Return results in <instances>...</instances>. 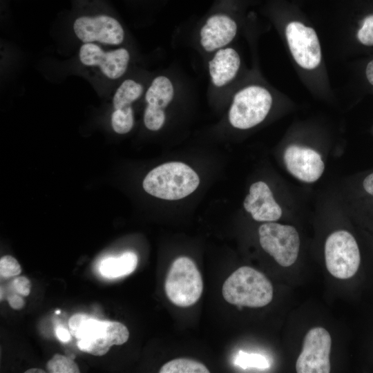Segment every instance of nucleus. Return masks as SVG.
Wrapping results in <instances>:
<instances>
[{"instance_id": "obj_10", "label": "nucleus", "mask_w": 373, "mask_h": 373, "mask_svg": "<svg viewBox=\"0 0 373 373\" xmlns=\"http://www.w3.org/2000/svg\"><path fill=\"white\" fill-rule=\"evenodd\" d=\"M258 234L262 248L280 265L289 267L296 262L300 238L293 226L267 222L260 225Z\"/></svg>"}, {"instance_id": "obj_2", "label": "nucleus", "mask_w": 373, "mask_h": 373, "mask_svg": "<svg viewBox=\"0 0 373 373\" xmlns=\"http://www.w3.org/2000/svg\"><path fill=\"white\" fill-rule=\"evenodd\" d=\"M238 29L237 18L227 1L217 0L195 30V47L206 59L215 51L231 46Z\"/></svg>"}, {"instance_id": "obj_14", "label": "nucleus", "mask_w": 373, "mask_h": 373, "mask_svg": "<svg viewBox=\"0 0 373 373\" xmlns=\"http://www.w3.org/2000/svg\"><path fill=\"white\" fill-rule=\"evenodd\" d=\"M283 160L287 171L298 180L312 183L322 175L325 164L315 150L297 144L287 146Z\"/></svg>"}, {"instance_id": "obj_29", "label": "nucleus", "mask_w": 373, "mask_h": 373, "mask_svg": "<svg viewBox=\"0 0 373 373\" xmlns=\"http://www.w3.org/2000/svg\"><path fill=\"white\" fill-rule=\"evenodd\" d=\"M26 373H44L45 371L38 368L29 369L25 372Z\"/></svg>"}, {"instance_id": "obj_24", "label": "nucleus", "mask_w": 373, "mask_h": 373, "mask_svg": "<svg viewBox=\"0 0 373 373\" xmlns=\"http://www.w3.org/2000/svg\"><path fill=\"white\" fill-rule=\"evenodd\" d=\"M90 316L83 314H76L73 315L68 321L70 332L75 336L84 322Z\"/></svg>"}, {"instance_id": "obj_9", "label": "nucleus", "mask_w": 373, "mask_h": 373, "mask_svg": "<svg viewBox=\"0 0 373 373\" xmlns=\"http://www.w3.org/2000/svg\"><path fill=\"white\" fill-rule=\"evenodd\" d=\"M325 258L328 271L335 278L347 279L354 276L361 257L354 236L345 230L331 233L325 241Z\"/></svg>"}, {"instance_id": "obj_22", "label": "nucleus", "mask_w": 373, "mask_h": 373, "mask_svg": "<svg viewBox=\"0 0 373 373\" xmlns=\"http://www.w3.org/2000/svg\"><path fill=\"white\" fill-rule=\"evenodd\" d=\"M359 41L365 46H373V15L366 17L357 32Z\"/></svg>"}, {"instance_id": "obj_18", "label": "nucleus", "mask_w": 373, "mask_h": 373, "mask_svg": "<svg viewBox=\"0 0 373 373\" xmlns=\"http://www.w3.org/2000/svg\"><path fill=\"white\" fill-rule=\"evenodd\" d=\"M235 364L242 369L258 368L266 369L270 364L267 358L262 354L256 353H247L240 350L235 358Z\"/></svg>"}, {"instance_id": "obj_26", "label": "nucleus", "mask_w": 373, "mask_h": 373, "mask_svg": "<svg viewBox=\"0 0 373 373\" xmlns=\"http://www.w3.org/2000/svg\"><path fill=\"white\" fill-rule=\"evenodd\" d=\"M55 331L58 339L61 342L66 343L70 340V334L66 329L62 327H58L56 328Z\"/></svg>"}, {"instance_id": "obj_7", "label": "nucleus", "mask_w": 373, "mask_h": 373, "mask_svg": "<svg viewBox=\"0 0 373 373\" xmlns=\"http://www.w3.org/2000/svg\"><path fill=\"white\" fill-rule=\"evenodd\" d=\"M181 86L180 80L169 72L152 75L143 97L146 104L143 122L148 130L157 131L164 126L166 109L173 102Z\"/></svg>"}, {"instance_id": "obj_13", "label": "nucleus", "mask_w": 373, "mask_h": 373, "mask_svg": "<svg viewBox=\"0 0 373 373\" xmlns=\"http://www.w3.org/2000/svg\"><path fill=\"white\" fill-rule=\"evenodd\" d=\"M205 60L210 92L223 93L232 87L241 68L238 52L229 46L215 51Z\"/></svg>"}, {"instance_id": "obj_28", "label": "nucleus", "mask_w": 373, "mask_h": 373, "mask_svg": "<svg viewBox=\"0 0 373 373\" xmlns=\"http://www.w3.org/2000/svg\"><path fill=\"white\" fill-rule=\"evenodd\" d=\"M365 74L368 82L373 85V60L368 63L366 67Z\"/></svg>"}, {"instance_id": "obj_15", "label": "nucleus", "mask_w": 373, "mask_h": 373, "mask_svg": "<svg viewBox=\"0 0 373 373\" xmlns=\"http://www.w3.org/2000/svg\"><path fill=\"white\" fill-rule=\"evenodd\" d=\"M243 206L245 209L251 213L253 219L258 222L278 220L283 213L269 186L262 181L251 185Z\"/></svg>"}, {"instance_id": "obj_30", "label": "nucleus", "mask_w": 373, "mask_h": 373, "mask_svg": "<svg viewBox=\"0 0 373 373\" xmlns=\"http://www.w3.org/2000/svg\"><path fill=\"white\" fill-rule=\"evenodd\" d=\"M56 313H57V314H59V313H60V311H59H59H57Z\"/></svg>"}, {"instance_id": "obj_8", "label": "nucleus", "mask_w": 373, "mask_h": 373, "mask_svg": "<svg viewBox=\"0 0 373 373\" xmlns=\"http://www.w3.org/2000/svg\"><path fill=\"white\" fill-rule=\"evenodd\" d=\"M164 289L169 300L179 307H189L199 300L203 283L191 258L182 256L173 262L166 275Z\"/></svg>"}, {"instance_id": "obj_16", "label": "nucleus", "mask_w": 373, "mask_h": 373, "mask_svg": "<svg viewBox=\"0 0 373 373\" xmlns=\"http://www.w3.org/2000/svg\"><path fill=\"white\" fill-rule=\"evenodd\" d=\"M137 264V255L133 252L128 251L119 257L103 260L99 271L104 277L118 278L131 274L135 269Z\"/></svg>"}, {"instance_id": "obj_11", "label": "nucleus", "mask_w": 373, "mask_h": 373, "mask_svg": "<svg viewBox=\"0 0 373 373\" xmlns=\"http://www.w3.org/2000/svg\"><path fill=\"white\" fill-rule=\"evenodd\" d=\"M332 339L323 327H316L307 332L298 356L296 370L298 373H329Z\"/></svg>"}, {"instance_id": "obj_1", "label": "nucleus", "mask_w": 373, "mask_h": 373, "mask_svg": "<svg viewBox=\"0 0 373 373\" xmlns=\"http://www.w3.org/2000/svg\"><path fill=\"white\" fill-rule=\"evenodd\" d=\"M132 44L108 46L97 43H82L70 66L99 91L113 92L117 84L137 65Z\"/></svg>"}, {"instance_id": "obj_21", "label": "nucleus", "mask_w": 373, "mask_h": 373, "mask_svg": "<svg viewBox=\"0 0 373 373\" xmlns=\"http://www.w3.org/2000/svg\"><path fill=\"white\" fill-rule=\"evenodd\" d=\"M21 269L17 260L11 256H3L0 260V274L1 277L8 278L17 276Z\"/></svg>"}, {"instance_id": "obj_6", "label": "nucleus", "mask_w": 373, "mask_h": 373, "mask_svg": "<svg viewBox=\"0 0 373 373\" xmlns=\"http://www.w3.org/2000/svg\"><path fill=\"white\" fill-rule=\"evenodd\" d=\"M273 103L271 93L258 84L244 86L236 90L228 111L231 126L247 130L260 124L269 114Z\"/></svg>"}, {"instance_id": "obj_25", "label": "nucleus", "mask_w": 373, "mask_h": 373, "mask_svg": "<svg viewBox=\"0 0 373 373\" xmlns=\"http://www.w3.org/2000/svg\"><path fill=\"white\" fill-rule=\"evenodd\" d=\"M10 306L15 309H21L25 304L23 299L17 294H12L8 298Z\"/></svg>"}, {"instance_id": "obj_3", "label": "nucleus", "mask_w": 373, "mask_h": 373, "mask_svg": "<svg viewBox=\"0 0 373 373\" xmlns=\"http://www.w3.org/2000/svg\"><path fill=\"white\" fill-rule=\"evenodd\" d=\"M72 32L82 43H97L108 46L132 44L130 35L113 14L102 10H82L75 16Z\"/></svg>"}, {"instance_id": "obj_5", "label": "nucleus", "mask_w": 373, "mask_h": 373, "mask_svg": "<svg viewBox=\"0 0 373 373\" xmlns=\"http://www.w3.org/2000/svg\"><path fill=\"white\" fill-rule=\"evenodd\" d=\"M224 300L238 307H262L273 298L271 282L259 271L243 266L233 271L222 285Z\"/></svg>"}, {"instance_id": "obj_4", "label": "nucleus", "mask_w": 373, "mask_h": 373, "mask_svg": "<svg viewBox=\"0 0 373 373\" xmlns=\"http://www.w3.org/2000/svg\"><path fill=\"white\" fill-rule=\"evenodd\" d=\"M200 184L198 174L187 164L171 162L151 170L144 179L146 192L156 198L176 200L193 193Z\"/></svg>"}, {"instance_id": "obj_27", "label": "nucleus", "mask_w": 373, "mask_h": 373, "mask_svg": "<svg viewBox=\"0 0 373 373\" xmlns=\"http://www.w3.org/2000/svg\"><path fill=\"white\" fill-rule=\"evenodd\" d=\"M363 184L366 192L373 196V173L364 179Z\"/></svg>"}, {"instance_id": "obj_23", "label": "nucleus", "mask_w": 373, "mask_h": 373, "mask_svg": "<svg viewBox=\"0 0 373 373\" xmlns=\"http://www.w3.org/2000/svg\"><path fill=\"white\" fill-rule=\"evenodd\" d=\"M12 287L15 291L23 296H28L30 292V282L23 276L16 278L12 283Z\"/></svg>"}, {"instance_id": "obj_20", "label": "nucleus", "mask_w": 373, "mask_h": 373, "mask_svg": "<svg viewBox=\"0 0 373 373\" xmlns=\"http://www.w3.org/2000/svg\"><path fill=\"white\" fill-rule=\"evenodd\" d=\"M106 330L112 345H122L129 336L127 327L119 322L106 321Z\"/></svg>"}, {"instance_id": "obj_12", "label": "nucleus", "mask_w": 373, "mask_h": 373, "mask_svg": "<svg viewBox=\"0 0 373 373\" xmlns=\"http://www.w3.org/2000/svg\"><path fill=\"white\" fill-rule=\"evenodd\" d=\"M285 35L296 62L307 70L316 68L321 61V50L315 30L299 21L289 23Z\"/></svg>"}, {"instance_id": "obj_17", "label": "nucleus", "mask_w": 373, "mask_h": 373, "mask_svg": "<svg viewBox=\"0 0 373 373\" xmlns=\"http://www.w3.org/2000/svg\"><path fill=\"white\" fill-rule=\"evenodd\" d=\"M160 373H207L208 368L202 363L189 359L176 358L164 364Z\"/></svg>"}, {"instance_id": "obj_19", "label": "nucleus", "mask_w": 373, "mask_h": 373, "mask_svg": "<svg viewBox=\"0 0 373 373\" xmlns=\"http://www.w3.org/2000/svg\"><path fill=\"white\" fill-rule=\"evenodd\" d=\"M47 369L51 373H79L77 365L70 358L57 354L47 363Z\"/></svg>"}]
</instances>
